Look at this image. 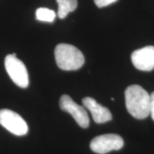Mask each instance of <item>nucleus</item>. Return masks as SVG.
Returning a JSON list of instances; mask_svg holds the SVG:
<instances>
[{"instance_id": "f257e3e1", "label": "nucleus", "mask_w": 154, "mask_h": 154, "mask_svg": "<svg viewBox=\"0 0 154 154\" xmlns=\"http://www.w3.org/2000/svg\"><path fill=\"white\" fill-rule=\"evenodd\" d=\"M125 100L127 110L134 118L143 119L150 114V95L140 86H128L125 91Z\"/></svg>"}, {"instance_id": "f03ea898", "label": "nucleus", "mask_w": 154, "mask_h": 154, "mask_svg": "<svg viewBox=\"0 0 154 154\" xmlns=\"http://www.w3.org/2000/svg\"><path fill=\"white\" fill-rule=\"evenodd\" d=\"M57 66L65 71H75L84 65L85 59L79 49L68 44H59L54 50Z\"/></svg>"}, {"instance_id": "7ed1b4c3", "label": "nucleus", "mask_w": 154, "mask_h": 154, "mask_svg": "<svg viewBox=\"0 0 154 154\" xmlns=\"http://www.w3.org/2000/svg\"><path fill=\"white\" fill-rule=\"evenodd\" d=\"M5 66L9 77L16 85L26 88L29 84L27 70L24 63L17 56L8 54L5 57Z\"/></svg>"}, {"instance_id": "20e7f679", "label": "nucleus", "mask_w": 154, "mask_h": 154, "mask_svg": "<svg viewBox=\"0 0 154 154\" xmlns=\"http://www.w3.org/2000/svg\"><path fill=\"white\" fill-rule=\"evenodd\" d=\"M0 124L16 136H24L28 133L29 127L26 121L18 113L9 109L0 110Z\"/></svg>"}, {"instance_id": "39448f33", "label": "nucleus", "mask_w": 154, "mask_h": 154, "mask_svg": "<svg viewBox=\"0 0 154 154\" xmlns=\"http://www.w3.org/2000/svg\"><path fill=\"white\" fill-rule=\"evenodd\" d=\"M124 142L119 135L114 134L98 136L90 143V148L94 152L105 154L111 151H118L124 146Z\"/></svg>"}, {"instance_id": "423d86ee", "label": "nucleus", "mask_w": 154, "mask_h": 154, "mask_svg": "<svg viewBox=\"0 0 154 154\" xmlns=\"http://www.w3.org/2000/svg\"><path fill=\"white\" fill-rule=\"evenodd\" d=\"M59 106L63 111L70 113L79 126L82 128H88L89 118L85 108L77 104L69 95H62L59 100Z\"/></svg>"}, {"instance_id": "0eeeda50", "label": "nucleus", "mask_w": 154, "mask_h": 154, "mask_svg": "<svg viewBox=\"0 0 154 154\" xmlns=\"http://www.w3.org/2000/svg\"><path fill=\"white\" fill-rule=\"evenodd\" d=\"M131 58L134 66L138 70L152 71L154 69V47L147 46L135 50Z\"/></svg>"}, {"instance_id": "6e6552de", "label": "nucleus", "mask_w": 154, "mask_h": 154, "mask_svg": "<svg viewBox=\"0 0 154 154\" xmlns=\"http://www.w3.org/2000/svg\"><path fill=\"white\" fill-rule=\"evenodd\" d=\"M82 103L84 108L91 111L94 121L97 124H103L112 119V115L109 109L99 104L93 98H84Z\"/></svg>"}, {"instance_id": "1a4fd4ad", "label": "nucleus", "mask_w": 154, "mask_h": 154, "mask_svg": "<svg viewBox=\"0 0 154 154\" xmlns=\"http://www.w3.org/2000/svg\"><path fill=\"white\" fill-rule=\"evenodd\" d=\"M58 4V17L64 19L69 13L74 11L77 7V0H57Z\"/></svg>"}, {"instance_id": "9d476101", "label": "nucleus", "mask_w": 154, "mask_h": 154, "mask_svg": "<svg viewBox=\"0 0 154 154\" xmlns=\"http://www.w3.org/2000/svg\"><path fill=\"white\" fill-rule=\"evenodd\" d=\"M55 11L52 9H49L45 7H41L36 9V19L41 22H53L56 18Z\"/></svg>"}, {"instance_id": "9b49d317", "label": "nucleus", "mask_w": 154, "mask_h": 154, "mask_svg": "<svg viewBox=\"0 0 154 154\" xmlns=\"http://www.w3.org/2000/svg\"><path fill=\"white\" fill-rule=\"evenodd\" d=\"M95 5L97 6L99 8H102V7H106L111 5V4L116 2L118 0H94Z\"/></svg>"}, {"instance_id": "f8f14e48", "label": "nucleus", "mask_w": 154, "mask_h": 154, "mask_svg": "<svg viewBox=\"0 0 154 154\" xmlns=\"http://www.w3.org/2000/svg\"><path fill=\"white\" fill-rule=\"evenodd\" d=\"M150 114L154 121V91L150 95Z\"/></svg>"}]
</instances>
